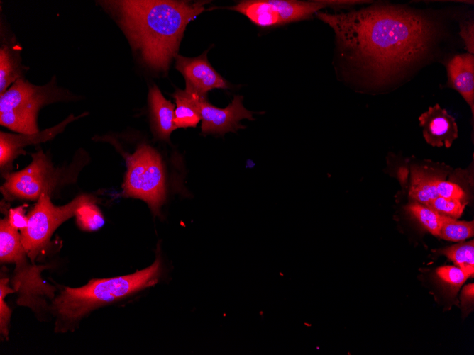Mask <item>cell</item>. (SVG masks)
<instances>
[{"instance_id": "ffe728a7", "label": "cell", "mask_w": 474, "mask_h": 355, "mask_svg": "<svg viewBox=\"0 0 474 355\" xmlns=\"http://www.w3.org/2000/svg\"><path fill=\"white\" fill-rule=\"evenodd\" d=\"M75 216L79 227L84 230H97L104 224V217L96 205L94 198L82 203L77 209Z\"/></svg>"}, {"instance_id": "8992f818", "label": "cell", "mask_w": 474, "mask_h": 355, "mask_svg": "<svg viewBox=\"0 0 474 355\" xmlns=\"http://www.w3.org/2000/svg\"><path fill=\"white\" fill-rule=\"evenodd\" d=\"M127 171L122 195L140 198L148 203L155 215L165 200L164 169L160 154L148 145H139L126 157Z\"/></svg>"}, {"instance_id": "3957f363", "label": "cell", "mask_w": 474, "mask_h": 355, "mask_svg": "<svg viewBox=\"0 0 474 355\" xmlns=\"http://www.w3.org/2000/svg\"><path fill=\"white\" fill-rule=\"evenodd\" d=\"M160 272L158 257L150 266L130 275L92 279L79 288L64 287L52 303L56 332H67L94 309L154 285Z\"/></svg>"}, {"instance_id": "603a6c76", "label": "cell", "mask_w": 474, "mask_h": 355, "mask_svg": "<svg viewBox=\"0 0 474 355\" xmlns=\"http://www.w3.org/2000/svg\"><path fill=\"white\" fill-rule=\"evenodd\" d=\"M437 276L445 282L452 291L456 292L469 278L458 266H443L436 270Z\"/></svg>"}, {"instance_id": "8fae6325", "label": "cell", "mask_w": 474, "mask_h": 355, "mask_svg": "<svg viewBox=\"0 0 474 355\" xmlns=\"http://www.w3.org/2000/svg\"><path fill=\"white\" fill-rule=\"evenodd\" d=\"M419 121L424 140L433 147L448 148L458 137L455 118L438 103L423 113Z\"/></svg>"}, {"instance_id": "4316f807", "label": "cell", "mask_w": 474, "mask_h": 355, "mask_svg": "<svg viewBox=\"0 0 474 355\" xmlns=\"http://www.w3.org/2000/svg\"><path fill=\"white\" fill-rule=\"evenodd\" d=\"M8 220L13 228L20 230L25 229L28 225V216L25 215L24 207L21 205L10 209Z\"/></svg>"}, {"instance_id": "6da1fadb", "label": "cell", "mask_w": 474, "mask_h": 355, "mask_svg": "<svg viewBox=\"0 0 474 355\" xmlns=\"http://www.w3.org/2000/svg\"><path fill=\"white\" fill-rule=\"evenodd\" d=\"M316 16L334 30L341 55L373 86L385 85L419 63L440 33L430 16L388 4Z\"/></svg>"}, {"instance_id": "30bf717a", "label": "cell", "mask_w": 474, "mask_h": 355, "mask_svg": "<svg viewBox=\"0 0 474 355\" xmlns=\"http://www.w3.org/2000/svg\"><path fill=\"white\" fill-rule=\"evenodd\" d=\"M85 115H69L61 123L33 134H14L6 132L0 133V167L1 170L11 167L13 161L23 152V148L30 145L46 142L60 133L71 122Z\"/></svg>"}, {"instance_id": "484cf974", "label": "cell", "mask_w": 474, "mask_h": 355, "mask_svg": "<svg viewBox=\"0 0 474 355\" xmlns=\"http://www.w3.org/2000/svg\"><path fill=\"white\" fill-rule=\"evenodd\" d=\"M459 35L468 53L474 54V21H463L460 23Z\"/></svg>"}, {"instance_id": "44dd1931", "label": "cell", "mask_w": 474, "mask_h": 355, "mask_svg": "<svg viewBox=\"0 0 474 355\" xmlns=\"http://www.w3.org/2000/svg\"><path fill=\"white\" fill-rule=\"evenodd\" d=\"M474 235L473 221H460L445 216L441 226L439 237L452 242H461Z\"/></svg>"}, {"instance_id": "e0dca14e", "label": "cell", "mask_w": 474, "mask_h": 355, "mask_svg": "<svg viewBox=\"0 0 474 355\" xmlns=\"http://www.w3.org/2000/svg\"><path fill=\"white\" fill-rule=\"evenodd\" d=\"M437 179L426 171L412 168L409 196L416 202L427 205L439 196L436 189Z\"/></svg>"}, {"instance_id": "d4e9b609", "label": "cell", "mask_w": 474, "mask_h": 355, "mask_svg": "<svg viewBox=\"0 0 474 355\" xmlns=\"http://www.w3.org/2000/svg\"><path fill=\"white\" fill-rule=\"evenodd\" d=\"M436 189L439 196L465 201V192L458 185L453 182L438 179L436 182Z\"/></svg>"}, {"instance_id": "7402d4cb", "label": "cell", "mask_w": 474, "mask_h": 355, "mask_svg": "<svg viewBox=\"0 0 474 355\" xmlns=\"http://www.w3.org/2000/svg\"><path fill=\"white\" fill-rule=\"evenodd\" d=\"M427 206L441 215L457 219L462 215L465 203L463 201L438 196L431 201Z\"/></svg>"}, {"instance_id": "4fadbf2b", "label": "cell", "mask_w": 474, "mask_h": 355, "mask_svg": "<svg viewBox=\"0 0 474 355\" xmlns=\"http://www.w3.org/2000/svg\"><path fill=\"white\" fill-rule=\"evenodd\" d=\"M448 87L457 91L474 115V55L457 54L446 63Z\"/></svg>"}, {"instance_id": "ac0fdd59", "label": "cell", "mask_w": 474, "mask_h": 355, "mask_svg": "<svg viewBox=\"0 0 474 355\" xmlns=\"http://www.w3.org/2000/svg\"><path fill=\"white\" fill-rule=\"evenodd\" d=\"M457 266L462 269L468 277L474 274V241L458 243L441 250Z\"/></svg>"}, {"instance_id": "277c9868", "label": "cell", "mask_w": 474, "mask_h": 355, "mask_svg": "<svg viewBox=\"0 0 474 355\" xmlns=\"http://www.w3.org/2000/svg\"><path fill=\"white\" fill-rule=\"evenodd\" d=\"M62 94L55 81L36 86L20 78L0 94V124L21 134L36 133L40 108L61 100Z\"/></svg>"}, {"instance_id": "ba28073f", "label": "cell", "mask_w": 474, "mask_h": 355, "mask_svg": "<svg viewBox=\"0 0 474 355\" xmlns=\"http://www.w3.org/2000/svg\"><path fill=\"white\" fill-rule=\"evenodd\" d=\"M186 90V89H185ZM191 92V91H190ZM194 103L202 120V133L223 135L226 133H236L244 128L240 123L243 119L253 120V112L243 105V96L236 95L231 103L224 108H217L208 102L206 96L193 93Z\"/></svg>"}, {"instance_id": "9a60e30c", "label": "cell", "mask_w": 474, "mask_h": 355, "mask_svg": "<svg viewBox=\"0 0 474 355\" xmlns=\"http://www.w3.org/2000/svg\"><path fill=\"white\" fill-rule=\"evenodd\" d=\"M172 96L176 102L174 123L177 128H195L201 120V117L197 109L193 94L187 90L177 89Z\"/></svg>"}, {"instance_id": "7c38bea8", "label": "cell", "mask_w": 474, "mask_h": 355, "mask_svg": "<svg viewBox=\"0 0 474 355\" xmlns=\"http://www.w3.org/2000/svg\"><path fill=\"white\" fill-rule=\"evenodd\" d=\"M272 27L310 18L324 8L331 7V0H267Z\"/></svg>"}, {"instance_id": "83f0119b", "label": "cell", "mask_w": 474, "mask_h": 355, "mask_svg": "<svg viewBox=\"0 0 474 355\" xmlns=\"http://www.w3.org/2000/svg\"><path fill=\"white\" fill-rule=\"evenodd\" d=\"M473 283L468 284L463 288L461 294V298L463 303L466 300L469 302L470 300H473Z\"/></svg>"}, {"instance_id": "5bb4252c", "label": "cell", "mask_w": 474, "mask_h": 355, "mask_svg": "<svg viewBox=\"0 0 474 355\" xmlns=\"http://www.w3.org/2000/svg\"><path fill=\"white\" fill-rule=\"evenodd\" d=\"M148 102L154 133L159 139L168 140L171 133L177 128L174 123V105L155 85L149 90Z\"/></svg>"}, {"instance_id": "5b68a950", "label": "cell", "mask_w": 474, "mask_h": 355, "mask_svg": "<svg viewBox=\"0 0 474 355\" xmlns=\"http://www.w3.org/2000/svg\"><path fill=\"white\" fill-rule=\"evenodd\" d=\"M31 157V162L22 170L4 173L1 191L6 199L38 200L44 193L50 195L57 187L74 182L80 169V165L74 163L56 168L42 150Z\"/></svg>"}, {"instance_id": "d6986e66", "label": "cell", "mask_w": 474, "mask_h": 355, "mask_svg": "<svg viewBox=\"0 0 474 355\" xmlns=\"http://www.w3.org/2000/svg\"><path fill=\"white\" fill-rule=\"evenodd\" d=\"M407 211L433 235L439 237L441 224L445 218L431 208L414 202L409 205Z\"/></svg>"}, {"instance_id": "7a4b0ae2", "label": "cell", "mask_w": 474, "mask_h": 355, "mask_svg": "<svg viewBox=\"0 0 474 355\" xmlns=\"http://www.w3.org/2000/svg\"><path fill=\"white\" fill-rule=\"evenodd\" d=\"M115 13L131 45L150 68L166 72L187 25L207 1L124 0L104 1Z\"/></svg>"}, {"instance_id": "cb8c5ba5", "label": "cell", "mask_w": 474, "mask_h": 355, "mask_svg": "<svg viewBox=\"0 0 474 355\" xmlns=\"http://www.w3.org/2000/svg\"><path fill=\"white\" fill-rule=\"evenodd\" d=\"M9 286V279L1 278L0 281V332L5 339H8L9 325L11 318V310L7 306L4 298L8 293H13Z\"/></svg>"}, {"instance_id": "2e32d148", "label": "cell", "mask_w": 474, "mask_h": 355, "mask_svg": "<svg viewBox=\"0 0 474 355\" xmlns=\"http://www.w3.org/2000/svg\"><path fill=\"white\" fill-rule=\"evenodd\" d=\"M21 58L14 47L4 44L0 49V94L21 78Z\"/></svg>"}, {"instance_id": "9c48e42d", "label": "cell", "mask_w": 474, "mask_h": 355, "mask_svg": "<svg viewBox=\"0 0 474 355\" xmlns=\"http://www.w3.org/2000/svg\"><path fill=\"white\" fill-rule=\"evenodd\" d=\"M175 59L176 69L185 79L187 91L206 96L211 89L230 88L229 83L210 64L206 52L192 58L177 55Z\"/></svg>"}, {"instance_id": "52a82bcc", "label": "cell", "mask_w": 474, "mask_h": 355, "mask_svg": "<svg viewBox=\"0 0 474 355\" xmlns=\"http://www.w3.org/2000/svg\"><path fill=\"white\" fill-rule=\"evenodd\" d=\"M89 195L77 196L69 203L56 206L50 201V194L44 193L28 213V225L21 230V239L28 257L32 261L48 244L54 231L65 221L75 215L78 207L93 199Z\"/></svg>"}]
</instances>
